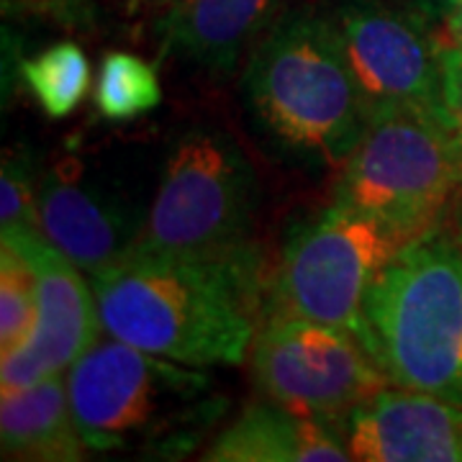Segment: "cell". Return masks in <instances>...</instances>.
<instances>
[{"mask_svg": "<svg viewBox=\"0 0 462 462\" xmlns=\"http://www.w3.org/2000/svg\"><path fill=\"white\" fill-rule=\"evenodd\" d=\"M162 100L154 67L136 54L111 51L100 65L96 83L98 111L111 121H132L157 108Z\"/></svg>", "mask_w": 462, "mask_h": 462, "instance_id": "e0dca14e", "label": "cell"}, {"mask_svg": "<svg viewBox=\"0 0 462 462\" xmlns=\"http://www.w3.org/2000/svg\"><path fill=\"white\" fill-rule=\"evenodd\" d=\"M23 80L44 114L65 118L90 90L93 75L85 51L72 42H62L32 57L23 65Z\"/></svg>", "mask_w": 462, "mask_h": 462, "instance_id": "2e32d148", "label": "cell"}, {"mask_svg": "<svg viewBox=\"0 0 462 462\" xmlns=\"http://www.w3.org/2000/svg\"><path fill=\"white\" fill-rule=\"evenodd\" d=\"M327 16L370 118L391 111L449 118L445 47L430 33L427 18L380 0H339Z\"/></svg>", "mask_w": 462, "mask_h": 462, "instance_id": "9c48e42d", "label": "cell"}, {"mask_svg": "<svg viewBox=\"0 0 462 462\" xmlns=\"http://www.w3.org/2000/svg\"><path fill=\"white\" fill-rule=\"evenodd\" d=\"M275 8L278 0H178L167 42L196 65L229 72Z\"/></svg>", "mask_w": 462, "mask_h": 462, "instance_id": "9a60e30c", "label": "cell"}, {"mask_svg": "<svg viewBox=\"0 0 462 462\" xmlns=\"http://www.w3.org/2000/svg\"><path fill=\"white\" fill-rule=\"evenodd\" d=\"M203 367L172 363L121 339H98L67 370L85 449L180 457L199 445L226 401Z\"/></svg>", "mask_w": 462, "mask_h": 462, "instance_id": "3957f363", "label": "cell"}, {"mask_svg": "<svg viewBox=\"0 0 462 462\" xmlns=\"http://www.w3.org/2000/svg\"><path fill=\"white\" fill-rule=\"evenodd\" d=\"M360 462H462V406L416 391H380L346 416Z\"/></svg>", "mask_w": 462, "mask_h": 462, "instance_id": "7c38bea8", "label": "cell"}, {"mask_svg": "<svg viewBox=\"0 0 462 462\" xmlns=\"http://www.w3.org/2000/svg\"><path fill=\"white\" fill-rule=\"evenodd\" d=\"M460 0H398V5L409 8L427 21H447Z\"/></svg>", "mask_w": 462, "mask_h": 462, "instance_id": "44dd1931", "label": "cell"}, {"mask_svg": "<svg viewBox=\"0 0 462 462\" xmlns=\"http://www.w3.org/2000/svg\"><path fill=\"white\" fill-rule=\"evenodd\" d=\"M409 239L375 216L334 203L291 236L275 282L278 311L352 331L365 345V298Z\"/></svg>", "mask_w": 462, "mask_h": 462, "instance_id": "52a82bcc", "label": "cell"}, {"mask_svg": "<svg viewBox=\"0 0 462 462\" xmlns=\"http://www.w3.org/2000/svg\"><path fill=\"white\" fill-rule=\"evenodd\" d=\"M36 208L44 236L90 278L142 242L149 216L129 185L80 160L42 178Z\"/></svg>", "mask_w": 462, "mask_h": 462, "instance_id": "8fae6325", "label": "cell"}, {"mask_svg": "<svg viewBox=\"0 0 462 462\" xmlns=\"http://www.w3.org/2000/svg\"><path fill=\"white\" fill-rule=\"evenodd\" d=\"M242 90L257 132L309 165H345L370 126L327 14L278 18L249 51Z\"/></svg>", "mask_w": 462, "mask_h": 462, "instance_id": "7a4b0ae2", "label": "cell"}, {"mask_svg": "<svg viewBox=\"0 0 462 462\" xmlns=\"http://www.w3.org/2000/svg\"><path fill=\"white\" fill-rule=\"evenodd\" d=\"M445 100L452 129L462 144V51L445 47Z\"/></svg>", "mask_w": 462, "mask_h": 462, "instance_id": "ffe728a7", "label": "cell"}, {"mask_svg": "<svg viewBox=\"0 0 462 462\" xmlns=\"http://www.w3.org/2000/svg\"><path fill=\"white\" fill-rule=\"evenodd\" d=\"M252 375L270 401L324 421L349 416L391 383L352 331L288 311L254 334Z\"/></svg>", "mask_w": 462, "mask_h": 462, "instance_id": "ba28073f", "label": "cell"}, {"mask_svg": "<svg viewBox=\"0 0 462 462\" xmlns=\"http://www.w3.org/2000/svg\"><path fill=\"white\" fill-rule=\"evenodd\" d=\"M3 457L72 462L83 457V439L67 393V378L51 375L36 385L3 393L0 401Z\"/></svg>", "mask_w": 462, "mask_h": 462, "instance_id": "5bb4252c", "label": "cell"}, {"mask_svg": "<svg viewBox=\"0 0 462 462\" xmlns=\"http://www.w3.org/2000/svg\"><path fill=\"white\" fill-rule=\"evenodd\" d=\"M103 331L190 367L239 365L254 342V260L136 247L90 278Z\"/></svg>", "mask_w": 462, "mask_h": 462, "instance_id": "6da1fadb", "label": "cell"}, {"mask_svg": "<svg viewBox=\"0 0 462 462\" xmlns=\"http://www.w3.org/2000/svg\"><path fill=\"white\" fill-rule=\"evenodd\" d=\"M254 206L257 178L234 136L216 126L188 129L162 165L139 247L242 252Z\"/></svg>", "mask_w": 462, "mask_h": 462, "instance_id": "8992f818", "label": "cell"}, {"mask_svg": "<svg viewBox=\"0 0 462 462\" xmlns=\"http://www.w3.org/2000/svg\"><path fill=\"white\" fill-rule=\"evenodd\" d=\"M447 32L452 39V47L462 51V0L457 3V8L452 11V16L447 18Z\"/></svg>", "mask_w": 462, "mask_h": 462, "instance_id": "7402d4cb", "label": "cell"}, {"mask_svg": "<svg viewBox=\"0 0 462 462\" xmlns=\"http://www.w3.org/2000/svg\"><path fill=\"white\" fill-rule=\"evenodd\" d=\"M365 324L391 385L462 406V242L452 226L401 247L365 298Z\"/></svg>", "mask_w": 462, "mask_h": 462, "instance_id": "277c9868", "label": "cell"}, {"mask_svg": "<svg viewBox=\"0 0 462 462\" xmlns=\"http://www.w3.org/2000/svg\"><path fill=\"white\" fill-rule=\"evenodd\" d=\"M342 167L334 203L375 216L411 239L437 226L462 193V144L445 116H373Z\"/></svg>", "mask_w": 462, "mask_h": 462, "instance_id": "5b68a950", "label": "cell"}, {"mask_svg": "<svg viewBox=\"0 0 462 462\" xmlns=\"http://www.w3.org/2000/svg\"><path fill=\"white\" fill-rule=\"evenodd\" d=\"M3 242L18 249L36 273L39 311L29 339L21 349L3 355V393L36 385L51 375H65L100 339V314L96 291L83 270L51 245L42 229L3 234Z\"/></svg>", "mask_w": 462, "mask_h": 462, "instance_id": "30bf717a", "label": "cell"}, {"mask_svg": "<svg viewBox=\"0 0 462 462\" xmlns=\"http://www.w3.org/2000/svg\"><path fill=\"white\" fill-rule=\"evenodd\" d=\"M208 462H346V439L331 421L293 411L275 401L252 403L203 452Z\"/></svg>", "mask_w": 462, "mask_h": 462, "instance_id": "4fadbf2b", "label": "cell"}, {"mask_svg": "<svg viewBox=\"0 0 462 462\" xmlns=\"http://www.w3.org/2000/svg\"><path fill=\"white\" fill-rule=\"evenodd\" d=\"M39 311V285L29 260L3 242L0 249V355H11L29 339Z\"/></svg>", "mask_w": 462, "mask_h": 462, "instance_id": "ac0fdd59", "label": "cell"}, {"mask_svg": "<svg viewBox=\"0 0 462 462\" xmlns=\"http://www.w3.org/2000/svg\"><path fill=\"white\" fill-rule=\"evenodd\" d=\"M39 182L29 154H5L0 175V234L42 229L39 226Z\"/></svg>", "mask_w": 462, "mask_h": 462, "instance_id": "d6986e66", "label": "cell"}, {"mask_svg": "<svg viewBox=\"0 0 462 462\" xmlns=\"http://www.w3.org/2000/svg\"><path fill=\"white\" fill-rule=\"evenodd\" d=\"M452 229H455V234L460 236L462 242V193L457 196V214H455V226Z\"/></svg>", "mask_w": 462, "mask_h": 462, "instance_id": "603a6c76", "label": "cell"}]
</instances>
